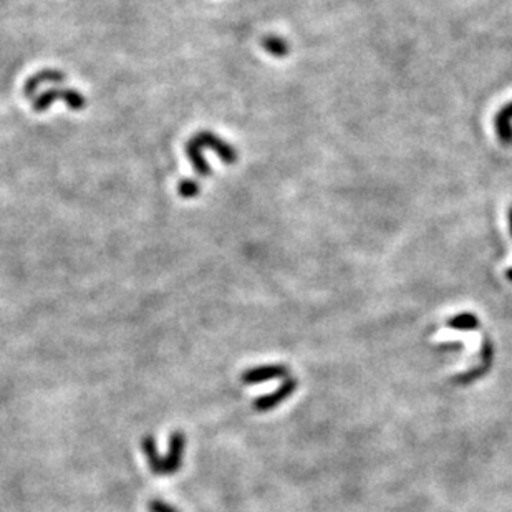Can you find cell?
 I'll return each instance as SVG.
<instances>
[{
    "instance_id": "obj_9",
    "label": "cell",
    "mask_w": 512,
    "mask_h": 512,
    "mask_svg": "<svg viewBox=\"0 0 512 512\" xmlns=\"http://www.w3.org/2000/svg\"><path fill=\"white\" fill-rule=\"evenodd\" d=\"M448 326L459 332H471V330L479 329V319L472 313H458L448 320Z\"/></svg>"
},
{
    "instance_id": "obj_15",
    "label": "cell",
    "mask_w": 512,
    "mask_h": 512,
    "mask_svg": "<svg viewBox=\"0 0 512 512\" xmlns=\"http://www.w3.org/2000/svg\"><path fill=\"white\" fill-rule=\"evenodd\" d=\"M492 356H494V347L491 338L488 335H484L483 340V350H481V359H483V365L491 366L492 365Z\"/></svg>"
},
{
    "instance_id": "obj_12",
    "label": "cell",
    "mask_w": 512,
    "mask_h": 512,
    "mask_svg": "<svg viewBox=\"0 0 512 512\" xmlns=\"http://www.w3.org/2000/svg\"><path fill=\"white\" fill-rule=\"evenodd\" d=\"M63 101L67 103V107L73 112H82L86 107V98L83 96L78 90L73 88H65L63 90Z\"/></svg>"
},
{
    "instance_id": "obj_17",
    "label": "cell",
    "mask_w": 512,
    "mask_h": 512,
    "mask_svg": "<svg viewBox=\"0 0 512 512\" xmlns=\"http://www.w3.org/2000/svg\"><path fill=\"white\" fill-rule=\"evenodd\" d=\"M509 229H511V234H512V207L509 211Z\"/></svg>"
},
{
    "instance_id": "obj_16",
    "label": "cell",
    "mask_w": 512,
    "mask_h": 512,
    "mask_svg": "<svg viewBox=\"0 0 512 512\" xmlns=\"http://www.w3.org/2000/svg\"><path fill=\"white\" fill-rule=\"evenodd\" d=\"M148 511L149 512H178L176 507L167 504V502L163 501V499H153V501H149Z\"/></svg>"
},
{
    "instance_id": "obj_7",
    "label": "cell",
    "mask_w": 512,
    "mask_h": 512,
    "mask_svg": "<svg viewBox=\"0 0 512 512\" xmlns=\"http://www.w3.org/2000/svg\"><path fill=\"white\" fill-rule=\"evenodd\" d=\"M141 448H143L144 456L148 459V465L149 469L154 476H165V458L158 453L156 448V441L151 435L144 436L143 441H141Z\"/></svg>"
},
{
    "instance_id": "obj_18",
    "label": "cell",
    "mask_w": 512,
    "mask_h": 512,
    "mask_svg": "<svg viewBox=\"0 0 512 512\" xmlns=\"http://www.w3.org/2000/svg\"><path fill=\"white\" fill-rule=\"evenodd\" d=\"M507 279H509L512 282V269H509V271H507Z\"/></svg>"
},
{
    "instance_id": "obj_1",
    "label": "cell",
    "mask_w": 512,
    "mask_h": 512,
    "mask_svg": "<svg viewBox=\"0 0 512 512\" xmlns=\"http://www.w3.org/2000/svg\"><path fill=\"white\" fill-rule=\"evenodd\" d=\"M295 390H297V379L292 377L285 378L284 383H282V385L277 388L276 391L269 393V395H264V396H260V398L255 400L254 408L260 413L271 412V409L276 408V406L284 403L287 398H290V396L294 395Z\"/></svg>"
},
{
    "instance_id": "obj_6",
    "label": "cell",
    "mask_w": 512,
    "mask_h": 512,
    "mask_svg": "<svg viewBox=\"0 0 512 512\" xmlns=\"http://www.w3.org/2000/svg\"><path fill=\"white\" fill-rule=\"evenodd\" d=\"M512 101L507 103L504 108H501L496 114L494 120V126H496L497 138L504 146H511L512 144Z\"/></svg>"
},
{
    "instance_id": "obj_13",
    "label": "cell",
    "mask_w": 512,
    "mask_h": 512,
    "mask_svg": "<svg viewBox=\"0 0 512 512\" xmlns=\"http://www.w3.org/2000/svg\"><path fill=\"white\" fill-rule=\"evenodd\" d=\"M489 370H491V366L481 363L478 368H471L469 372L459 375V377L454 378V383H456V385H471L472 382H476V379L483 378L484 375H488Z\"/></svg>"
},
{
    "instance_id": "obj_2",
    "label": "cell",
    "mask_w": 512,
    "mask_h": 512,
    "mask_svg": "<svg viewBox=\"0 0 512 512\" xmlns=\"http://www.w3.org/2000/svg\"><path fill=\"white\" fill-rule=\"evenodd\" d=\"M194 138H196V141L202 148L213 149V151L219 156V160L226 163V165H234V163L237 161L236 149L224 140H220L219 136L211 133V131H201V133L194 136Z\"/></svg>"
},
{
    "instance_id": "obj_8",
    "label": "cell",
    "mask_w": 512,
    "mask_h": 512,
    "mask_svg": "<svg viewBox=\"0 0 512 512\" xmlns=\"http://www.w3.org/2000/svg\"><path fill=\"white\" fill-rule=\"evenodd\" d=\"M186 154H188L189 161L193 163L194 170H196L197 174L202 176V178H207V176L213 174V170H211L209 163L204 160V154H202V146L199 143H197L196 138L188 141Z\"/></svg>"
},
{
    "instance_id": "obj_10",
    "label": "cell",
    "mask_w": 512,
    "mask_h": 512,
    "mask_svg": "<svg viewBox=\"0 0 512 512\" xmlns=\"http://www.w3.org/2000/svg\"><path fill=\"white\" fill-rule=\"evenodd\" d=\"M262 47L272 57H277V59H284V57L289 55V43L284 38L277 37V35H267V37H264Z\"/></svg>"
},
{
    "instance_id": "obj_4",
    "label": "cell",
    "mask_w": 512,
    "mask_h": 512,
    "mask_svg": "<svg viewBox=\"0 0 512 512\" xmlns=\"http://www.w3.org/2000/svg\"><path fill=\"white\" fill-rule=\"evenodd\" d=\"M186 448V436L181 431H174L170 436V451L165 458V474H174L183 465V454Z\"/></svg>"
},
{
    "instance_id": "obj_5",
    "label": "cell",
    "mask_w": 512,
    "mask_h": 512,
    "mask_svg": "<svg viewBox=\"0 0 512 512\" xmlns=\"http://www.w3.org/2000/svg\"><path fill=\"white\" fill-rule=\"evenodd\" d=\"M67 80L63 73L59 72V70H43V72L33 75L32 78H29V82L25 83L24 86V93L25 96H33L38 91V88L45 83H61Z\"/></svg>"
},
{
    "instance_id": "obj_3",
    "label": "cell",
    "mask_w": 512,
    "mask_h": 512,
    "mask_svg": "<svg viewBox=\"0 0 512 512\" xmlns=\"http://www.w3.org/2000/svg\"><path fill=\"white\" fill-rule=\"evenodd\" d=\"M287 375H289V368L285 365H262L246 370L241 379L244 385H259V383L271 382V379L287 378Z\"/></svg>"
},
{
    "instance_id": "obj_14",
    "label": "cell",
    "mask_w": 512,
    "mask_h": 512,
    "mask_svg": "<svg viewBox=\"0 0 512 512\" xmlns=\"http://www.w3.org/2000/svg\"><path fill=\"white\" fill-rule=\"evenodd\" d=\"M178 193L181 197H184V199H193V197H196L197 194L201 193V186L199 183L194 179H183L178 184Z\"/></svg>"
},
{
    "instance_id": "obj_11",
    "label": "cell",
    "mask_w": 512,
    "mask_h": 512,
    "mask_svg": "<svg viewBox=\"0 0 512 512\" xmlns=\"http://www.w3.org/2000/svg\"><path fill=\"white\" fill-rule=\"evenodd\" d=\"M59 98L63 100V90L50 88V90L43 91V93H40L37 96V98L33 100V110H35V112H38V113L47 112V110L50 108L52 105H54Z\"/></svg>"
}]
</instances>
